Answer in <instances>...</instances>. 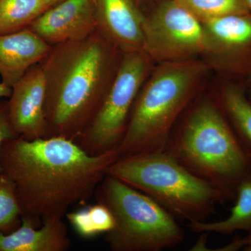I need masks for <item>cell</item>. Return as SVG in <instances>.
Returning <instances> with one entry per match:
<instances>
[{
	"instance_id": "14",
	"label": "cell",
	"mask_w": 251,
	"mask_h": 251,
	"mask_svg": "<svg viewBox=\"0 0 251 251\" xmlns=\"http://www.w3.org/2000/svg\"><path fill=\"white\" fill-rule=\"evenodd\" d=\"M70 246L67 226L59 216L44 219L38 227L22 219L14 232L0 233V251H66Z\"/></svg>"
},
{
	"instance_id": "15",
	"label": "cell",
	"mask_w": 251,
	"mask_h": 251,
	"mask_svg": "<svg viewBox=\"0 0 251 251\" xmlns=\"http://www.w3.org/2000/svg\"><path fill=\"white\" fill-rule=\"evenodd\" d=\"M233 207L226 219L218 221L188 223L195 233L229 235L238 231H251V170L238 186Z\"/></svg>"
},
{
	"instance_id": "9",
	"label": "cell",
	"mask_w": 251,
	"mask_h": 251,
	"mask_svg": "<svg viewBox=\"0 0 251 251\" xmlns=\"http://www.w3.org/2000/svg\"><path fill=\"white\" fill-rule=\"evenodd\" d=\"M209 52L226 71L249 74L251 71V13L227 15L202 22Z\"/></svg>"
},
{
	"instance_id": "6",
	"label": "cell",
	"mask_w": 251,
	"mask_h": 251,
	"mask_svg": "<svg viewBox=\"0 0 251 251\" xmlns=\"http://www.w3.org/2000/svg\"><path fill=\"white\" fill-rule=\"evenodd\" d=\"M98 202L108 206L115 227L105 234L112 251H161L185 239L176 218L151 197L107 175L95 192Z\"/></svg>"
},
{
	"instance_id": "5",
	"label": "cell",
	"mask_w": 251,
	"mask_h": 251,
	"mask_svg": "<svg viewBox=\"0 0 251 251\" xmlns=\"http://www.w3.org/2000/svg\"><path fill=\"white\" fill-rule=\"evenodd\" d=\"M108 175L148 195L176 218L202 222L225 203L219 191L166 151L120 156Z\"/></svg>"
},
{
	"instance_id": "11",
	"label": "cell",
	"mask_w": 251,
	"mask_h": 251,
	"mask_svg": "<svg viewBox=\"0 0 251 251\" xmlns=\"http://www.w3.org/2000/svg\"><path fill=\"white\" fill-rule=\"evenodd\" d=\"M45 75L40 64L30 68L12 87L8 100L9 117L16 134L32 140L45 138Z\"/></svg>"
},
{
	"instance_id": "18",
	"label": "cell",
	"mask_w": 251,
	"mask_h": 251,
	"mask_svg": "<svg viewBox=\"0 0 251 251\" xmlns=\"http://www.w3.org/2000/svg\"><path fill=\"white\" fill-rule=\"evenodd\" d=\"M201 21L251 13L246 0H176Z\"/></svg>"
},
{
	"instance_id": "26",
	"label": "cell",
	"mask_w": 251,
	"mask_h": 251,
	"mask_svg": "<svg viewBox=\"0 0 251 251\" xmlns=\"http://www.w3.org/2000/svg\"><path fill=\"white\" fill-rule=\"evenodd\" d=\"M48 1H50V2L55 4V3L60 2V1H64V0H48Z\"/></svg>"
},
{
	"instance_id": "3",
	"label": "cell",
	"mask_w": 251,
	"mask_h": 251,
	"mask_svg": "<svg viewBox=\"0 0 251 251\" xmlns=\"http://www.w3.org/2000/svg\"><path fill=\"white\" fill-rule=\"evenodd\" d=\"M174 128L164 151L234 202L251 158L214 99H200Z\"/></svg>"
},
{
	"instance_id": "12",
	"label": "cell",
	"mask_w": 251,
	"mask_h": 251,
	"mask_svg": "<svg viewBox=\"0 0 251 251\" xmlns=\"http://www.w3.org/2000/svg\"><path fill=\"white\" fill-rule=\"evenodd\" d=\"M97 30L122 53L144 51V16L133 0H94Z\"/></svg>"
},
{
	"instance_id": "10",
	"label": "cell",
	"mask_w": 251,
	"mask_h": 251,
	"mask_svg": "<svg viewBox=\"0 0 251 251\" xmlns=\"http://www.w3.org/2000/svg\"><path fill=\"white\" fill-rule=\"evenodd\" d=\"M28 29L52 47L86 39L97 30L94 0H64L46 10Z\"/></svg>"
},
{
	"instance_id": "28",
	"label": "cell",
	"mask_w": 251,
	"mask_h": 251,
	"mask_svg": "<svg viewBox=\"0 0 251 251\" xmlns=\"http://www.w3.org/2000/svg\"><path fill=\"white\" fill-rule=\"evenodd\" d=\"M248 153H249V156L251 158V152H248Z\"/></svg>"
},
{
	"instance_id": "7",
	"label": "cell",
	"mask_w": 251,
	"mask_h": 251,
	"mask_svg": "<svg viewBox=\"0 0 251 251\" xmlns=\"http://www.w3.org/2000/svg\"><path fill=\"white\" fill-rule=\"evenodd\" d=\"M150 60L144 51L122 53L101 106L75 141L87 153L97 155L118 149L135 100L148 77Z\"/></svg>"
},
{
	"instance_id": "13",
	"label": "cell",
	"mask_w": 251,
	"mask_h": 251,
	"mask_svg": "<svg viewBox=\"0 0 251 251\" xmlns=\"http://www.w3.org/2000/svg\"><path fill=\"white\" fill-rule=\"evenodd\" d=\"M52 47L29 29L0 35V76L13 86L30 68L47 57Z\"/></svg>"
},
{
	"instance_id": "21",
	"label": "cell",
	"mask_w": 251,
	"mask_h": 251,
	"mask_svg": "<svg viewBox=\"0 0 251 251\" xmlns=\"http://www.w3.org/2000/svg\"><path fill=\"white\" fill-rule=\"evenodd\" d=\"M89 209L98 234L108 233L114 228L115 219L108 206L98 202L93 206H89Z\"/></svg>"
},
{
	"instance_id": "4",
	"label": "cell",
	"mask_w": 251,
	"mask_h": 251,
	"mask_svg": "<svg viewBox=\"0 0 251 251\" xmlns=\"http://www.w3.org/2000/svg\"><path fill=\"white\" fill-rule=\"evenodd\" d=\"M206 70L205 64L193 59L162 62L137 97L117 149L120 156L164 151Z\"/></svg>"
},
{
	"instance_id": "2",
	"label": "cell",
	"mask_w": 251,
	"mask_h": 251,
	"mask_svg": "<svg viewBox=\"0 0 251 251\" xmlns=\"http://www.w3.org/2000/svg\"><path fill=\"white\" fill-rule=\"evenodd\" d=\"M118 50L98 30L54 46L41 62L45 75V138L75 141L94 120L118 69ZM122 58V57H121Z\"/></svg>"
},
{
	"instance_id": "8",
	"label": "cell",
	"mask_w": 251,
	"mask_h": 251,
	"mask_svg": "<svg viewBox=\"0 0 251 251\" xmlns=\"http://www.w3.org/2000/svg\"><path fill=\"white\" fill-rule=\"evenodd\" d=\"M144 52L161 63L209 52L202 22L176 0H165L145 17Z\"/></svg>"
},
{
	"instance_id": "22",
	"label": "cell",
	"mask_w": 251,
	"mask_h": 251,
	"mask_svg": "<svg viewBox=\"0 0 251 251\" xmlns=\"http://www.w3.org/2000/svg\"><path fill=\"white\" fill-rule=\"evenodd\" d=\"M17 136L10 122L8 101L1 102L0 103V146L5 140Z\"/></svg>"
},
{
	"instance_id": "17",
	"label": "cell",
	"mask_w": 251,
	"mask_h": 251,
	"mask_svg": "<svg viewBox=\"0 0 251 251\" xmlns=\"http://www.w3.org/2000/svg\"><path fill=\"white\" fill-rule=\"evenodd\" d=\"M50 7L46 0H0V35L27 29Z\"/></svg>"
},
{
	"instance_id": "27",
	"label": "cell",
	"mask_w": 251,
	"mask_h": 251,
	"mask_svg": "<svg viewBox=\"0 0 251 251\" xmlns=\"http://www.w3.org/2000/svg\"><path fill=\"white\" fill-rule=\"evenodd\" d=\"M246 1H247L248 6H249V9L251 11V0H246Z\"/></svg>"
},
{
	"instance_id": "1",
	"label": "cell",
	"mask_w": 251,
	"mask_h": 251,
	"mask_svg": "<svg viewBox=\"0 0 251 251\" xmlns=\"http://www.w3.org/2000/svg\"><path fill=\"white\" fill-rule=\"evenodd\" d=\"M120 156L117 149L90 154L63 137L17 136L0 146V171L14 186L22 219L38 227L90 201Z\"/></svg>"
},
{
	"instance_id": "24",
	"label": "cell",
	"mask_w": 251,
	"mask_h": 251,
	"mask_svg": "<svg viewBox=\"0 0 251 251\" xmlns=\"http://www.w3.org/2000/svg\"><path fill=\"white\" fill-rule=\"evenodd\" d=\"M12 88L9 87L2 82H0V99L11 97Z\"/></svg>"
},
{
	"instance_id": "20",
	"label": "cell",
	"mask_w": 251,
	"mask_h": 251,
	"mask_svg": "<svg viewBox=\"0 0 251 251\" xmlns=\"http://www.w3.org/2000/svg\"><path fill=\"white\" fill-rule=\"evenodd\" d=\"M68 221L77 234L83 238H92L98 235L89 206L66 214Z\"/></svg>"
},
{
	"instance_id": "23",
	"label": "cell",
	"mask_w": 251,
	"mask_h": 251,
	"mask_svg": "<svg viewBox=\"0 0 251 251\" xmlns=\"http://www.w3.org/2000/svg\"><path fill=\"white\" fill-rule=\"evenodd\" d=\"M251 251V231L244 237H237L224 247L214 249L215 251Z\"/></svg>"
},
{
	"instance_id": "25",
	"label": "cell",
	"mask_w": 251,
	"mask_h": 251,
	"mask_svg": "<svg viewBox=\"0 0 251 251\" xmlns=\"http://www.w3.org/2000/svg\"><path fill=\"white\" fill-rule=\"evenodd\" d=\"M249 75H250V81H249V95H247L248 99L250 100L251 103V72L250 74H249Z\"/></svg>"
},
{
	"instance_id": "16",
	"label": "cell",
	"mask_w": 251,
	"mask_h": 251,
	"mask_svg": "<svg viewBox=\"0 0 251 251\" xmlns=\"http://www.w3.org/2000/svg\"><path fill=\"white\" fill-rule=\"evenodd\" d=\"M247 152H251V103L242 85L227 82L216 100Z\"/></svg>"
},
{
	"instance_id": "19",
	"label": "cell",
	"mask_w": 251,
	"mask_h": 251,
	"mask_svg": "<svg viewBox=\"0 0 251 251\" xmlns=\"http://www.w3.org/2000/svg\"><path fill=\"white\" fill-rule=\"evenodd\" d=\"M21 224V207L14 186L0 171V233H11Z\"/></svg>"
}]
</instances>
